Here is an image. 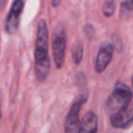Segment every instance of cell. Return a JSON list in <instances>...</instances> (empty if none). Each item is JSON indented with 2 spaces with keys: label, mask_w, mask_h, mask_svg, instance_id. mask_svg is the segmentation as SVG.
<instances>
[{
  "label": "cell",
  "mask_w": 133,
  "mask_h": 133,
  "mask_svg": "<svg viewBox=\"0 0 133 133\" xmlns=\"http://www.w3.org/2000/svg\"><path fill=\"white\" fill-rule=\"evenodd\" d=\"M23 7H24V2L22 0H15L12 2L5 23V31L8 34H14L18 30Z\"/></svg>",
  "instance_id": "5b68a950"
},
{
  "label": "cell",
  "mask_w": 133,
  "mask_h": 133,
  "mask_svg": "<svg viewBox=\"0 0 133 133\" xmlns=\"http://www.w3.org/2000/svg\"><path fill=\"white\" fill-rule=\"evenodd\" d=\"M72 56L73 61L76 64H79L81 62L83 57V45L80 42H77L72 46Z\"/></svg>",
  "instance_id": "9c48e42d"
},
{
  "label": "cell",
  "mask_w": 133,
  "mask_h": 133,
  "mask_svg": "<svg viewBox=\"0 0 133 133\" xmlns=\"http://www.w3.org/2000/svg\"><path fill=\"white\" fill-rule=\"evenodd\" d=\"M112 53L113 46L110 44H105L99 49L96 59V71L98 73H103L106 70L112 58Z\"/></svg>",
  "instance_id": "52a82bcc"
},
{
  "label": "cell",
  "mask_w": 133,
  "mask_h": 133,
  "mask_svg": "<svg viewBox=\"0 0 133 133\" xmlns=\"http://www.w3.org/2000/svg\"><path fill=\"white\" fill-rule=\"evenodd\" d=\"M110 123L114 128H127L133 123V103L125 108L111 113Z\"/></svg>",
  "instance_id": "8992f818"
},
{
  "label": "cell",
  "mask_w": 133,
  "mask_h": 133,
  "mask_svg": "<svg viewBox=\"0 0 133 133\" xmlns=\"http://www.w3.org/2000/svg\"><path fill=\"white\" fill-rule=\"evenodd\" d=\"M87 99V94H81L78 97L75 98L69 113L66 115V119H65V127H64V131L65 133H78L79 130V112L80 109L82 107V105L86 102Z\"/></svg>",
  "instance_id": "3957f363"
},
{
  "label": "cell",
  "mask_w": 133,
  "mask_h": 133,
  "mask_svg": "<svg viewBox=\"0 0 133 133\" xmlns=\"http://www.w3.org/2000/svg\"><path fill=\"white\" fill-rule=\"evenodd\" d=\"M133 10V0H125L121 6V15H128Z\"/></svg>",
  "instance_id": "8fae6325"
},
{
  "label": "cell",
  "mask_w": 133,
  "mask_h": 133,
  "mask_svg": "<svg viewBox=\"0 0 133 133\" xmlns=\"http://www.w3.org/2000/svg\"><path fill=\"white\" fill-rule=\"evenodd\" d=\"M0 119H1V106H0Z\"/></svg>",
  "instance_id": "5bb4252c"
},
{
  "label": "cell",
  "mask_w": 133,
  "mask_h": 133,
  "mask_svg": "<svg viewBox=\"0 0 133 133\" xmlns=\"http://www.w3.org/2000/svg\"><path fill=\"white\" fill-rule=\"evenodd\" d=\"M132 91L130 88L123 82H117L114 86L113 91L111 95L108 97L107 102H106V109L114 113L126 106H128L131 103L132 100Z\"/></svg>",
  "instance_id": "6da1fadb"
},
{
  "label": "cell",
  "mask_w": 133,
  "mask_h": 133,
  "mask_svg": "<svg viewBox=\"0 0 133 133\" xmlns=\"http://www.w3.org/2000/svg\"><path fill=\"white\" fill-rule=\"evenodd\" d=\"M131 82H132V85H133V76L131 77Z\"/></svg>",
  "instance_id": "4fadbf2b"
},
{
  "label": "cell",
  "mask_w": 133,
  "mask_h": 133,
  "mask_svg": "<svg viewBox=\"0 0 133 133\" xmlns=\"http://www.w3.org/2000/svg\"><path fill=\"white\" fill-rule=\"evenodd\" d=\"M65 33L62 28L56 29L52 41V53L56 68L60 69L63 64L64 52H65Z\"/></svg>",
  "instance_id": "277c9868"
},
{
  "label": "cell",
  "mask_w": 133,
  "mask_h": 133,
  "mask_svg": "<svg viewBox=\"0 0 133 133\" xmlns=\"http://www.w3.org/2000/svg\"><path fill=\"white\" fill-rule=\"evenodd\" d=\"M98 116L94 111H87L79 124L78 133H97Z\"/></svg>",
  "instance_id": "ba28073f"
},
{
  "label": "cell",
  "mask_w": 133,
  "mask_h": 133,
  "mask_svg": "<svg viewBox=\"0 0 133 133\" xmlns=\"http://www.w3.org/2000/svg\"><path fill=\"white\" fill-rule=\"evenodd\" d=\"M59 2H60V0H52V5H53L54 7H56V6L59 4Z\"/></svg>",
  "instance_id": "7c38bea8"
},
{
  "label": "cell",
  "mask_w": 133,
  "mask_h": 133,
  "mask_svg": "<svg viewBox=\"0 0 133 133\" xmlns=\"http://www.w3.org/2000/svg\"><path fill=\"white\" fill-rule=\"evenodd\" d=\"M48 27L45 20H41L37 26L36 33V42H35V50H34V60L35 63L41 62L49 58L48 55Z\"/></svg>",
  "instance_id": "7a4b0ae2"
},
{
  "label": "cell",
  "mask_w": 133,
  "mask_h": 133,
  "mask_svg": "<svg viewBox=\"0 0 133 133\" xmlns=\"http://www.w3.org/2000/svg\"><path fill=\"white\" fill-rule=\"evenodd\" d=\"M115 9V1L114 0H105L103 4V14L105 17L109 18L113 15Z\"/></svg>",
  "instance_id": "30bf717a"
}]
</instances>
